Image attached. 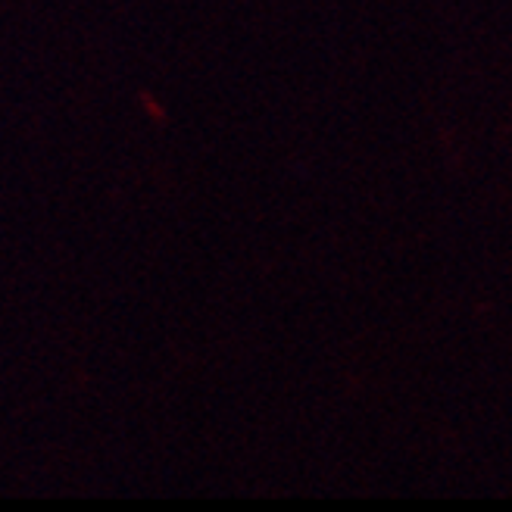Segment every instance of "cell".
Segmentation results:
<instances>
[]
</instances>
